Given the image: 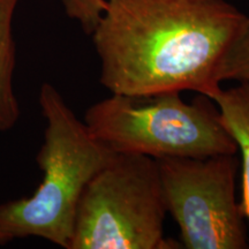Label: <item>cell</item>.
<instances>
[{"instance_id":"277c9868","label":"cell","mask_w":249,"mask_h":249,"mask_svg":"<svg viewBox=\"0 0 249 249\" xmlns=\"http://www.w3.org/2000/svg\"><path fill=\"white\" fill-rule=\"evenodd\" d=\"M157 160L116 154L92 177L77 203L70 249H172Z\"/></svg>"},{"instance_id":"6da1fadb","label":"cell","mask_w":249,"mask_h":249,"mask_svg":"<svg viewBox=\"0 0 249 249\" xmlns=\"http://www.w3.org/2000/svg\"><path fill=\"white\" fill-rule=\"evenodd\" d=\"M246 15L225 0H107L91 33L111 93L194 91L213 99Z\"/></svg>"},{"instance_id":"8992f818","label":"cell","mask_w":249,"mask_h":249,"mask_svg":"<svg viewBox=\"0 0 249 249\" xmlns=\"http://www.w3.org/2000/svg\"><path fill=\"white\" fill-rule=\"evenodd\" d=\"M223 123L241 154L242 200L245 218L249 220V82H239L230 89H222L214 96Z\"/></svg>"},{"instance_id":"3957f363","label":"cell","mask_w":249,"mask_h":249,"mask_svg":"<svg viewBox=\"0 0 249 249\" xmlns=\"http://www.w3.org/2000/svg\"><path fill=\"white\" fill-rule=\"evenodd\" d=\"M85 124L93 138L116 154L160 160L238 152L216 103L204 95L187 103L179 91L112 93L87 110Z\"/></svg>"},{"instance_id":"5b68a950","label":"cell","mask_w":249,"mask_h":249,"mask_svg":"<svg viewBox=\"0 0 249 249\" xmlns=\"http://www.w3.org/2000/svg\"><path fill=\"white\" fill-rule=\"evenodd\" d=\"M167 213L187 249L248 248L245 214L235 197V155L156 160Z\"/></svg>"},{"instance_id":"30bf717a","label":"cell","mask_w":249,"mask_h":249,"mask_svg":"<svg viewBox=\"0 0 249 249\" xmlns=\"http://www.w3.org/2000/svg\"><path fill=\"white\" fill-rule=\"evenodd\" d=\"M11 240H12V239L9 238L8 235H6L4 232L0 231V246H1V245H5V244H7V242H9Z\"/></svg>"},{"instance_id":"52a82bcc","label":"cell","mask_w":249,"mask_h":249,"mask_svg":"<svg viewBox=\"0 0 249 249\" xmlns=\"http://www.w3.org/2000/svg\"><path fill=\"white\" fill-rule=\"evenodd\" d=\"M20 0H0V132L18 124L20 104L14 91L17 51L13 38V18Z\"/></svg>"},{"instance_id":"7a4b0ae2","label":"cell","mask_w":249,"mask_h":249,"mask_svg":"<svg viewBox=\"0 0 249 249\" xmlns=\"http://www.w3.org/2000/svg\"><path fill=\"white\" fill-rule=\"evenodd\" d=\"M38 101L46 123L36 157L42 182L29 197L0 204V231L12 240L37 236L70 249L81 195L116 152L93 138L51 83H43Z\"/></svg>"},{"instance_id":"ba28073f","label":"cell","mask_w":249,"mask_h":249,"mask_svg":"<svg viewBox=\"0 0 249 249\" xmlns=\"http://www.w3.org/2000/svg\"><path fill=\"white\" fill-rule=\"evenodd\" d=\"M218 79L249 82V18L246 17L220 62Z\"/></svg>"},{"instance_id":"9c48e42d","label":"cell","mask_w":249,"mask_h":249,"mask_svg":"<svg viewBox=\"0 0 249 249\" xmlns=\"http://www.w3.org/2000/svg\"><path fill=\"white\" fill-rule=\"evenodd\" d=\"M66 14L81 24L86 34L91 33L97 26L103 12L107 8V0H61Z\"/></svg>"}]
</instances>
